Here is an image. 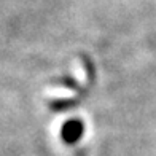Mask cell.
<instances>
[{
    "mask_svg": "<svg viewBox=\"0 0 156 156\" xmlns=\"http://www.w3.org/2000/svg\"><path fill=\"white\" fill-rule=\"evenodd\" d=\"M75 91L66 88V86H51L45 89V96L46 97H53V99H72L75 97Z\"/></svg>",
    "mask_w": 156,
    "mask_h": 156,
    "instance_id": "1",
    "label": "cell"
},
{
    "mask_svg": "<svg viewBox=\"0 0 156 156\" xmlns=\"http://www.w3.org/2000/svg\"><path fill=\"white\" fill-rule=\"evenodd\" d=\"M72 72H73V76L76 78L80 83H86L88 81V72H86V69H84V64L81 59H76L73 62V69H72Z\"/></svg>",
    "mask_w": 156,
    "mask_h": 156,
    "instance_id": "2",
    "label": "cell"
}]
</instances>
